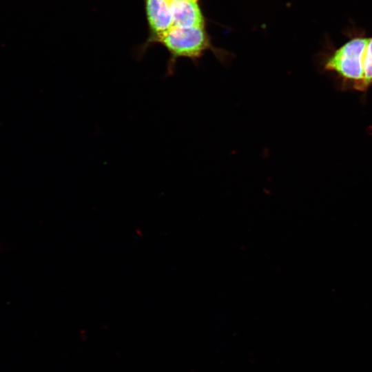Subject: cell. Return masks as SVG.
Returning <instances> with one entry per match:
<instances>
[{"label": "cell", "mask_w": 372, "mask_h": 372, "mask_svg": "<svg viewBox=\"0 0 372 372\" xmlns=\"http://www.w3.org/2000/svg\"><path fill=\"white\" fill-rule=\"evenodd\" d=\"M170 10L173 26L205 27V19L198 0H172Z\"/></svg>", "instance_id": "4"}, {"label": "cell", "mask_w": 372, "mask_h": 372, "mask_svg": "<svg viewBox=\"0 0 372 372\" xmlns=\"http://www.w3.org/2000/svg\"><path fill=\"white\" fill-rule=\"evenodd\" d=\"M169 1H172V0H169Z\"/></svg>", "instance_id": "6"}, {"label": "cell", "mask_w": 372, "mask_h": 372, "mask_svg": "<svg viewBox=\"0 0 372 372\" xmlns=\"http://www.w3.org/2000/svg\"><path fill=\"white\" fill-rule=\"evenodd\" d=\"M369 38L355 36L335 49L326 59V70L337 74L361 90L364 80V61Z\"/></svg>", "instance_id": "2"}, {"label": "cell", "mask_w": 372, "mask_h": 372, "mask_svg": "<svg viewBox=\"0 0 372 372\" xmlns=\"http://www.w3.org/2000/svg\"><path fill=\"white\" fill-rule=\"evenodd\" d=\"M154 43H159L169 54L166 76L174 74L178 59L187 58L197 61L208 50L214 49L205 27L180 28L172 26L160 36ZM222 61L220 54L213 50Z\"/></svg>", "instance_id": "1"}, {"label": "cell", "mask_w": 372, "mask_h": 372, "mask_svg": "<svg viewBox=\"0 0 372 372\" xmlns=\"http://www.w3.org/2000/svg\"><path fill=\"white\" fill-rule=\"evenodd\" d=\"M149 36L137 50L141 58L156 40L173 26L169 0H143Z\"/></svg>", "instance_id": "3"}, {"label": "cell", "mask_w": 372, "mask_h": 372, "mask_svg": "<svg viewBox=\"0 0 372 372\" xmlns=\"http://www.w3.org/2000/svg\"><path fill=\"white\" fill-rule=\"evenodd\" d=\"M372 85V37L369 38L364 61V80L360 90Z\"/></svg>", "instance_id": "5"}]
</instances>
